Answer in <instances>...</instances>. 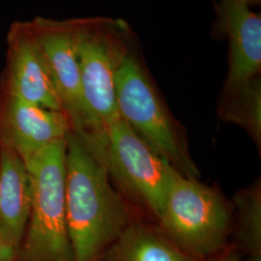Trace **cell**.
I'll return each instance as SVG.
<instances>
[{"label": "cell", "mask_w": 261, "mask_h": 261, "mask_svg": "<svg viewBox=\"0 0 261 261\" xmlns=\"http://www.w3.org/2000/svg\"><path fill=\"white\" fill-rule=\"evenodd\" d=\"M114 87L117 111L130 128L178 173L199 177L185 130L169 111L150 75L137 37L115 74Z\"/></svg>", "instance_id": "obj_2"}, {"label": "cell", "mask_w": 261, "mask_h": 261, "mask_svg": "<svg viewBox=\"0 0 261 261\" xmlns=\"http://www.w3.org/2000/svg\"><path fill=\"white\" fill-rule=\"evenodd\" d=\"M66 214L74 261H99L134 219L109 170L74 132L66 140Z\"/></svg>", "instance_id": "obj_1"}, {"label": "cell", "mask_w": 261, "mask_h": 261, "mask_svg": "<svg viewBox=\"0 0 261 261\" xmlns=\"http://www.w3.org/2000/svg\"><path fill=\"white\" fill-rule=\"evenodd\" d=\"M136 37L123 19L105 17L75 19V44L84 100L100 129L119 113L115 101V74Z\"/></svg>", "instance_id": "obj_5"}, {"label": "cell", "mask_w": 261, "mask_h": 261, "mask_svg": "<svg viewBox=\"0 0 261 261\" xmlns=\"http://www.w3.org/2000/svg\"><path fill=\"white\" fill-rule=\"evenodd\" d=\"M231 234L235 250L247 256V261H261V184L256 180L251 186L235 193L232 201Z\"/></svg>", "instance_id": "obj_13"}, {"label": "cell", "mask_w": 261, "mask_h": 261, "mask_svg": "<svg viewBox=\"0 0 261 261\" xmlns=\"http://www.w3.org/2000/svg\"><path fill=\"white\" fill-rule=\"evenodd\" d=\"M249 5L250 7L251 6H257L260 4L261 0H245Z\"/></svg>", "instance_id": "obj_17"}, {"label": "cell", "mask_w": 261, "mask_h": 261, "mask_svg": "<svg viewBox=\"0 0 261 261\" xmlns=\"http://www.w3.org/2000/svg\"><path fill=\"white\" fill-rule=\"evenodd\" d=\"M6 93L27 103L62 112L30 21L15 22L10 29Z\"/></svg>", "instance_id": "obj_9"}, {"label": "cell", "mask_w": 261, "mask_h": 261, "mask_svg": "<svg viewBox=\"0 0 261 261\" xmlns=\"http://www.w3.org/2000/svg\"><path fill=\"white\" fill-rule=\"evenodd\" d=\"M66 140L23 160L32 181V203L18 261H74L66 214Z\"/></svg>", "instance_id": "obj_3"}, {"label": "cell", "mask_w": 261, "mask_h": 261, "mask_svg": "<svg viewBox=\"0 0 261 261\" xmlns=\"http://www.w3.org/2000/svg\"><path fill=\"white\" fill-rule=\"evenodd\" d=\"M101 160L123 196L158 222L175 169L119 115L107 132Z\"/></svg>", "instance_id": "obj_6"}, {"label": "cell", "mask_w": 261, "mask_h": 261, "mask_svg": "<svg viewBox=\"0 0 261 261\" xmlns=\"http://www.w3.org/2000/svg\"><path fill=\"white\" fill-rule=\"evenodd\" d=\"M99 261H194L172 242L159 224L134 218Z\"/></svg>", "instance_id": "obj_12"}, {"label": "cell", "mask_w": 261, "mask_h": 261, "mask_svg": "<svg viewBox=\"0 0 261 261\" xmlns=\"http://www.w3.org/2000/svg\"><path fill=\"white\" fill-rule=\"evenodd\" d=\"M232 212V205L218 188L175 170L157 223L182 252L198 261L229 245Z\"/></svg>", "instance_id": "obj_4"}, {"label": "cell", "mask_w": 261, "mask_h": 261, "mask_svg": "<svg viewBox=\"0 0 261 261\" xmlns=\"http://www.w3.org/2000/svg\"><path fill=\"white\" fill-rule=\"evenodd\" d=\"M32 203V181L19 153L0 141V232L19 252Z\"/></svg>", "instance_id": "obj_11"}, {"label": "cell", "mask_w": 261, "mask_h": 261, "mask_svg": "<svg viewBox=\"0 0 261 261\" xmlns=\"http://www.w3.org/2000/svg\"><path fill=\"white\" fill-rule=\"evenodd\" d=\"M72 130L65 113L27 103L6 93L0 110V141L25 160Z\"/></svg>", "instance_id": "obj_10"}, {"label": "cell", "mask_w": 261, "mask_h": 261, "mask_svg": "<svg viewBox=\"0 0 261 261\" xmlns=\"http://www.w3.org/2000/svg\"><path fill=\"white\" fill-rule=\"evenodd\" d=\"M212 1H213V0H212Z\"/></svg>", "instance_id": "obj_18"}, {"label": "cell", "mask_w": 261, "mask_h": 261, "mask_svg": "<svg viewBox=\"0 0 261 261\" xmlns=\"http://www.w3.org/2000/svg\"><path fill=\"white\" fill-rule=\"evenodd\" d=\"M198 261H244L241 257V253L235 250L229 244L225 249L221 252L210 255L204 259Z\"/></svg>", "instance_id": "obj_15"}, {"label": "cell", "mask_w": 261, "mask_h": 261, "mask_svg": "<svg viewBox=\"0 0 261 261\" xmlns=\"http://www.w3.org/2000/svg\"><path fill=\"white\" fill-rule=\"evenodd\" d=\"M220 119L242 127L261 150V77L224 87L218 103Z\"/></svg>", "instance_id": "obj_14"}, {"label": "cell", "mask_w": 261, "mask_h": 261, "mask_svg": "<svg viewBox=\"0 0 261 261\" xmlns=\"http://www.w3.org/2000/svg\"><path fill=\"white\" fill-rule=\"evenodd\" d=\"M30 24L72 132L83 139L95 154L101 155L107 135L95 121L84 100L75 50V19L36 18Z\"/></svg>", "instance_id": "obj_7"}, {"label": "cell", "mask_w": 261, "mask_h": 261, "mask_svg": "<svg viewBox=\"0 0 261 261\" xmlns=\"http://www.w3.org/2000/svg\"><path fill=\"white\" fill-rule=\"evenodd\" d=\"M213 37L228 42V73L224 87L245 84L261 71V17L245 0H213Z\"/></svg>", "instance_id": "obj_8"}, {"label": "cell", "mask_w": 261, "mask_h": 261, "mask_svg": "<svg viewBox=\"0 0 261 261\" xmlns=\"http://www.w3.org/2000/svg\"><path fill=\"white\" fill-rule=\"evenodd\" d=\"M0 261H18V251L0 232Z\"/></svg>", "instance_id": "obj_16"}]
</instances>
